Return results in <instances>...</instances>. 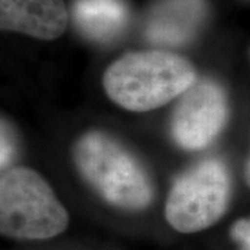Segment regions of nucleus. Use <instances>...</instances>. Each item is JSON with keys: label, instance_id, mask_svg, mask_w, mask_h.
Returning a JSON list of instances; mask_svg holds the SVG:
<instances>
[{"label": "nucleus", "instance_id": "obj_3", "mask_svg": "<svg viewBox=\"0 0 250 250\" xmlns=\"http://www.w3.org/2000/svg\"><path fill=\"white\" fill-rule=\"evenodd\" d=\"M68 214L38 172L18 167L0 179V229L17 239H49L62 233Z\"/></svg>", "mask_w": 250, "mask_h": 250}, {"label": "nucleus", "instance_id": "obj_10", "mask_svg": "<svg viewBox=\"0 0 250 250\" xmlns=\"http://www.w3.org/2000/svg\"><path fill=\"white\" fill-rule=\"evenodd\" d=\"M231 236L233 238V241L238 242L241 248L239 250H250V217L233 224Z\"/></svg>", "mask_w": 250, "mask_h": 250}, {"label": "nucleus", "instance_id": "obj_2", "mask_svg": "<svg viewBox=\"0 0 250 250\" xmlns=\"http://www.w3.org/2000/svg\"><path fill=\"white\" fill-rule=\"evenodd\" d=\"M74 160L108 203L141 210L152 202V187L141 164L108 135L95 131L82 135L74 147Z\"/></svg>", "mask_w": 250, "mask_h": 250}, {"label": "nucleus", "instance_id": "obj_4", "mask_svg": "<svg viewBox=\"0 0 250 250\" xmlns=\"http://www.w3.org/2000/svg\"><path fill=\"white\" fill-rule=\"evenodd\" d=\"M229 175L220 160H205L175 179L166 217L179 232H197L224 214L229 200Z\"/></svg>", "mask_w": 250, "mask_h": 250}, {"label": "nucleus", "instance_id": "obj_6", "mask_svg": "<svg viewBox=\"0 0 250 250\" xmlns=\"http://www.w3.org/2000/svg\"><path fill=\"white\" fill-rule=\"evenodd\" d=\"M206 16V0H160L149 14L145 35L154 45L182 46L195 38Z\"/></svg>", "mask_w": 250, "mask_h": 250}, {"label": "nucleus", "instance_id": "obj_9", "mask_svg": "<svg viewBox=\"0 0 250 250\" xmlns=\"http://www.w3.org/2000/svg\"><path fill=\"white\" fill-rule=\"evenodd\" d=\"M16 152V138L10 128V125L3 120L1 121V143H0V163L1 168L9 167L11 160L14 159Z\"/></svg>", "mask_w": 250, "mask_h": 250}, {"label": "nucleus", "instance_id": "obj_7", "mask_svg": "<svg viewBox=\"0 0 250 250\" xmlns=\"http://www.w3.org/2000/svg\"><path fill=\"white\" fill-rule=\"evenodd\" d=\"M67 24L62 0H0L1 29L50 41L62 35Z\"/></svg>", "mask_w": 250, "mask_h": 250}, {"label": "nucleus", "instance_id": "obj_11", "mask_svg": "<svg viewBox=\"0 0 250 250\" xmlns=\"http://www.w3.org/2000/svg\"><path fill=\"white\" fill-rule=\"evenodd\" d=\"M245 179H246V184H248L250 188V154L249 159L246 161V166H245Z\"/></svg>", "mask_w": 250, "mask_h": 250}, {"label": "nucleus", "instance_id": "obj_1", "mask_svg": "<svg viewBox=\"0 0 250 250\" xmlns=\"http://www.w3.org/2000/svg\"><path fill=\"white\" fill-rule=\"evenodd\" d=\"M196 71L184 57L149 50L123 56L103 77L104 90L114 103L131 111L160 107L187 92Z\"/></svg>", "mask_w": 250, "mask_h": 250}, {"label": "nucleus", "instance_id": "obj_8", "mask_svg": "<svg viewBox=\"0 0 250 250\" xmlns=\"http://www.w3.org/2000/svg\"><path fill=\"white\" fill-rule=\"evenodd\" d=\"M72 17L89 39L110 42L126 27L128 9L123 0H75Z\"/></svg>", "mask_w": 250, "mask_h": 250}, {"label": "nucleus", "instance_id": "obj_5", "mask_svg": "<svg viewBox=\"0 0 250 250\" xmlns=\"http://www.w3.org/2000/svg\"><path fill=\"white\" fill-rule=\"evenodd\" d=\"M228 104L223 88L213 81L195 82L181 95L171 120V132L181 147L208 146L227 123Z\"/></svg>", "mask_w": 250, "mask_h": 250}]
</instances>
